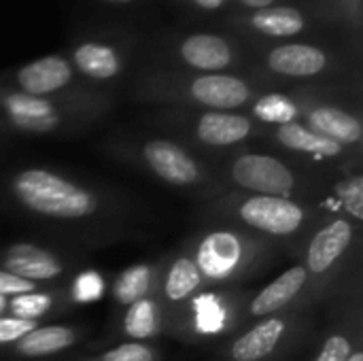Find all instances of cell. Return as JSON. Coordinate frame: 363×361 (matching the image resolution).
<instances>
[{"instance_id": "obj_4", "label": "cell", "mask_w": 363, "mask_h": 361, "mask_svg": "<svg viewBox=\"0 0 363 361\" xmlns=\"http://www.w3.org/2000/svg\"><path fill=\"white\" fill-rule=\"evenodd\" d=\"M115 104L113 91L85 89L64 96H28L0 85V121L26 136H68L91 128Z\"/></svg>"}, {"instance_id": "obj_14", "label": "cell", "mask_w": 363, "mask_h": 361, "mask_svg": "<svg viewBox=\"0 0 363 361\" xmlns=\"http://www.w3.org/2000/svg\"><path fill=\"white\" fill-rule=\"evenodd\" d=\"M311 330L304 313H281L257 319L225 347V361L285 360Z\"/></svg>"}, {"instance_id": "obj_21", "label": "cell", "mask_w": 363, "mask_h": 361, "mask_svg": "<svg viewBox=\"0 0 363 361\" xmlns=\"http://www.w3.org/2000/svg\"><path fill=\"white\" fill-rule=\"evenodd\" d=\"M121 332L128 340L145 343L166 332V313L157 298V291L130 304L121 319Z\"/></svg>"}, {"instance_id": "obj_2", "label": "cell", "mask_w": 363, "mask_h": 361, "mask_svg": "<svg viewBox=\"0 0 363 361\" xmlns=\"http://www.w3.org/2000/svg\"><path fill=\"white\" fill-rule=\"evenodd\" d=\"M359 72V43L347 36L302 38L279 45H253L249 77L272 85L349 83Z\"/></svg>"}, {"instance_id": "obj_37", "label": "cell", "mask_w": 363, "mask_h": 361, "mask_svg": "<svg viewBox=\"0 0 363 361\" xmlns=\"http://www.w3.org/2000/svg\"><path fill=\"white\" fill-rule=\"evenodd\" d=\"M0 134H6V128L2 126V121H0Z\"/></svg>"}, {"instance_id": "obj_12", "label": "cell", "mask_w": 363, "mask_h": 361, "mask_svg": "<svg viewBox=\"0 0 363 361\" xmlns=\"http://www.w3.org/2000/svg\"><path fill=\"white\" fill-rule=\"evenodd\" d=\"M357 240V226L347 217L334 215L321 223L308 238L304 249V262L308 283L298 304V313H304L315 302L325 298L332 285L342 274L349 253Z\"/></svg>"}, {"instance_id": "obj_28", "label": "cell", "mask_w": 363, "mask_h": 361, "mask_svg": "<svg viewBox=\"0 0 363 361\" xmlns=\"http://www.w3.org/2000/svg\"><path fill=\"white\" fill-rule=\"evenodd\" d=\"M336 200L347 213V219L353 221L355 226H362L363 221V177L362 172H353L345 177L336 189Z\"/></svg>"}, {"instance_id": "obj_13", "label": "cell", "mask_w": 363, "mask_h": 361, "mask_svg": "<svg viewBox=\"0 0 363 361\" xmlns=\"http://www.w3.org/2000/svg\"><path fill=\"white\" fill-rule=\"evenodd\" d=\"M249 296L234 287H204L168 323L172 336L206 340L232 334L247 319Z\"/></svg>"}, {"instance_id": "obj_32", "label": "cell", "mask_w": 363, "mask_h": 361, "mask_svg": "<svg viewBox=\"0 0 363 361\" xmlns=\"http://www.w3.org/2000/svg\"><path fill=\"white\" fill-rule=\"evenodd\" d=\"M38 289H43V285L23 281V279L11 274L6 270H0V298H15V296L32 294V291H38Z\"/></svg>"}, {"instance_id": "obj_1", "label": "cell", "mask_w": 363, "mask_h": 361, "mask_svg": "<svg viewBox=\"0 0 363 361\" xmlns=\"http://www.w3.org/2000/svg\"><path fill=\"white\" fill-rule=\"evenodd\" d=\"M272 89L249 74L236 72H189L138 64L130 77V96L140 104L202 109V111H247L255 98Z\"/></svg>"}, {"instance_id": "obj_22", "label": "cell", "mask_w": 363, "mask_h": 361, "mask_svg": "<svg viewBox=\"0 0 363 361\" xmlns=\"http://www.w3.org/2000/svg\"><path fill=\"white\" fill-rule=\"evenodd\" d=\"M79 343V330L70 326H38L23 338H19L13 349L19 357L26 360H38V357H49L55 353H62Z\"/></svg>"}, {"instance_id": "obj_5", "label": "cell", "mask_w": 363, "mask_h": 361, "mask_svg": "<svg viewBox=\"0 0 363 361\" xmlns=\"http://www.w3.org/2000/svg\"><path fill=\"white\" fill-rule=\"evenodd\" d=\"M206 287H232L255 277L274 255L272 240L234 228L217 226L187 245Z\"/></svg>"}, {"instance_id": "obj_6", "label": "cell", "mask_w": 363, "mask_h": 361, "mask_svg": "<svg viewBox=\"0 0 363 361\" xmlns=\"http://www.w3.org/2000/svg\"><path fill=\"white\" fill-rule=\"evenodd\" d=\"M143 45V34L125 26H89L72 34L64 55L77 74L96 89L113 91L121 81H130Z\"/></svg>"}, {"instance_id": "obj_15", "label": "cell", "mask_w": 363, "mask_h": 361, "mask_svg": "<svg viewBox=\"0 0 363 361\" xmlns=\"http://www.w3.org/2000/svg\"><path fill=\"white\" fill-rule=\"evenodd\" d=\"M219 181L230 183L236 191L294 198L302 194V181L298 172L283 160L259 151H238L223 162Z\"/></svg>"}, {"instance_id": "obj_35", "label": "cell", "mask_w": 363, "mask_h": 361, "mask_svg": "<svg viewBox=\"0 0 363 361\" xmlns=\"http://www.w3.org/2000/svg\"><path fill=\"white\" fill-rule=\"evenodd\" d=\"M6 311H9V298H0V317L6 315Z\"/></svg>"}, {"instance_id": "obj_36", "label": "cell", "mask_w": 363, "mask_h": 361, "mask_svg": "<svg viewBox=\"0 0 363 361\" xmlns=\"http://www.w3.org/2000/svg\"><path fill=\"white\" fill-rule=\"evenodd\" d=\"M349 361H363V351H362V347L353 351V355L349 357Z\"/></svg>"}, {"instance_id": "obj_38", "label": "cell", "mask_w": 363, "mask_h": 361, "mask_svg": "<svg viewBox=\"0 0 363 361\" xmlns=\"http://www.w3.org/2000/svg\"><path fill=\"white\" fill-rule=\"evenodd\" d=\"M285 360H287V357H285ZM285 360H272V361H285Z\"/></svg>"}, {"instance_id": "obj_17", "label": "cell", "mask_w": 363, "mask_h": 361, "mask_svg": "<svg viewBox=\"0 0 363 361\" xmlns=\"http://www.w3.org/2000/svg\"><path fill=\"white\" fill-rule=\"evenodd\" d=\"M264 138H268L270 143H274L277 147H281L289 153H296V155H302V157H308L315 162H325V164H345L349 160V151H351V149L334 143L332 138L317 134L302 121L270 126V128H266Z\"/></svg>"}, {"instance_id": "obj_8", "label": "cell", "mask_w": 363, "mask_h": 361, "mask_svg": "<svg viewBox=\"0 0 363 361\" xmlns=\"http://www.w3.org/2000/svg\"><path fill=\"white\" fill-rule=\"evenodd\" d=\"M111 153L121 155L128 162H134L143 168H147L153 177L160 181L172 185V187H183V189H194L204 198H219L225 194V185L219 181L215 172L204 168V164L185 147L183 143L166 136H151L147 140H113L106 147Z\"/></svg>"}, {"instance_id": "obj_29", "label": "cell", "mask_w": 363, "mask_h": 361, "mask_svg": "<svg viewBox=\"0 0 363 361\" xmlns=\"http://www.w3.org/2000/svg\"><path fill=\"white\" fill-rule=\"evenodd\" d=\"M85 361H160V355L151 345L130 340L100 353L98 357H89Z\"/></svg>"}, {"instance_id": "obj_19", "label": "cell", "mask_w": 363, "mask_h": 361, "mask_svg": "<svg viewBox=\"0 0 363 361\" xmlns=\"http://www.w3.org/2000/svg\"><path fill=\"white\" fill-rule=\"evenodd\" d=\"M204 281L202 274L194 262V257L189 255V251H181L177 253V257H172L160 277V285H157V298L164 306L166 313V323L189 302L194 300L202 289H204Z\"/></svg>"}, {"instance_id": "obj_26", "label": "cell", "mask_w": 363, "mask_h": 361, "mask_svg": "<svg viewBox=\"0 0 363 361\" xmlns=\"http://www.w3.org/2000/svg\"><path fill=\"white\" fill-rule=\"evenodd\" d=\"M170 2L179 6L189 19L213 28H221V23L238 11L232 0H170Z\"/></svg>"}, {"instance_id": "obj_20", "label": "cell", "mask_w": 363, "mask_h": 361, "mask_svg": "<svg viewBox=\"0 0 363 361\" xmlns=\"http://www.w3.org/2000/svg\"><path fill=\"white\" fill-rule=\"evenodd\" d=\"M0 270H6L30 283H51L64 277V260L38 245L32 243H13L0 255Z\"/></svg>"}, {"instance_id": "obj_27", "label": "cell", "mask_w": 363, "mask_h": 361, "mask_svg": "<svg viewBox=\"0 0 363 361\" xmlns=\"http://www.w3.org/2000/svg\"><path fill=\"white\" fill-rule=\"evenodd\" d=\"M319 9L351 38L362 40L363 0H319Z\"/></svg>"}, {"instance_id": "obj_24", "label": "cell", "mask_w": 363, "mask_h": 361, "mask_svg": "<svg viewBox=\"0 0 363 361\" xmlns=\"http://www.w3.org/2000/svg\"><path fill=\"white\" fill-rule=\"evenodd\" d=\"M359 317L355 315V319H351L347 315V321L325 336L313 361H349L353 351L359 349Z\"/></svg>"}, {"instance_id": "obj_33", "label": "cell", "mask_w": 363, "mask_h": 361, "mask_svg": "<svg viewBox=\"0 0 363 361\" xmlns=\"http://www.w3.org/2000/svg\"><path fill=\"white\" fill-rule=\"evenodd\" d=\"M238 11H257L277 4H311L319 9V0H232Z\"/></svg>"}, {"instance_id": "obj_25", "label": "cell", "mask_w": 363, "mask_h": 361, "mask_svg": "<svg viewBox=\"0 0 363 361\" xmlns=\"http://www.w3.org/2000/svg\"><path fill=\"white\" fill-rule=\"evenodd\" d=\"M57 291L60 289H38V291H32V294H21V296L9 298L6 315L40 323V317H45V315L55 311V306H57Z\"/></svg>"}, {"instance_id": "obj_9", "label": "cell", "mask_w": 363, "mask_h": 361, "mask_svg": "<svg viewBox=\"0 0 363 361\" xmlns=\"http://www.w3.org/2000/svg\"><path fill=\"white\" fill-rule=\"evenodd\" d=\"M211 213L268 240L298 238L315 221V211L300 200L242 191H228L211 200Z\"/></svg>"}, {"instance_id": "obj_3", "label": "cell", "mask_w": 363, "mask_h": 361, "mask_svg": "<svg viewBox=\"0 0 363 361\" xmlns=\"http://www.w3.org/2000/svg\"><path fill=\"white\" fill-rule=\"evenodd\" d=\"M138 64L189 72L249 74L253 64V45L223 28H170L153 34L151 38H143Z\"/></svg>"}, {"instance_id": "obj_7", "label": "cell", "mask_w": 363, "mask_h": 361, "mask_svg": "<svg viewBox=\"0 0 363 361\" xmlns=\"http://www.w3.org/2000/svg\"><path fill=\"white\" fill-rule=\"evenodd\" d=\"M11 196L30 215L47 221L85 223L111 213L102 196L49 168H23L11 179Z\"/></svg>"}, {"instance_id": "obj_10", "label": "cell", "mask_w": 363, "mask_h": 361, "mask_svg": "<svg viewBox=\"0 0 363 361\" xmlns=\"http://www.w3.org/2000/svg\"><path fill=\"white\" fill-rule=\"evenodd\" d=\"M221 28L245 38L249 45H279L289 40L330 36L351 38L321 9L311 4H277L257 11H236L221 23Z\"/></svg>"}, {"instance_id": "obj_18", "label": "cell", "mask_w": 363, "mask_h": 361, "mask_svg": "<svg viewBox=\"0 0 363 361\" xmlns=\"http://www.w3.org/2000/svg\"><path fill=\"white\" fill-rule=\"evenodd\" d=\"M306 283H308L306 268L302 266V262L294 264L274 281L264 285L253 298H249L247 319H264L281 313H298V304L302 300Z\"/></svg>"}, {"instance_id": "obj_16", "label": "cell", "mask_w": 363, "mask_h": 361, "mask_svg": "<svg viewBox=\"0 0 363 361\" xmlns=\"http://www.w3.org/2000/svg\"><path fill=\"white\" fill-rule=\"evenodd\" d=\"M0 85L28 96H64L85 89H96L83 83L70 60L62 53L36 57L23 66L0 72Z\"/></svg>"}, {"instance_id": "obj_34", "label": "cell", "mask_w": 363, "mask_h": 361, "mask_svg": "<svg viewBox=\"0 0 363 361\" xmlns=\"http://www.w3.org/2000/svg\"><path fill=\"white\" fill-rule=\"evenodd\" d=\"M96 2H100V4H104V6H136V4H145V2H149V0H96Z\"/></svg>"}, {"instance_id": "obj_31", "label": "cell", "mask_w": 363, "mask_h": 361, "mask_svg": "<svg viewBox=\"0 0 363 361\" xmlns=\"http://www.w3.org/2000/svg\"><path fill=\"white\" fill-rule=\"evenodd\" d=\"M38 321H28V319H17L11 315L0 317V347L4 345H15L19 338L30 334L34 328H38Z\"/></svg>"}, {"instance_id": "obj_11", "label": "cell", "mask_w": 363, "mask_h": 361, "mask_svg": "<svg viewBox=\"0 0 363 361\" xmlns=\"http://www.w3.org/2000/svg\"><path fill=\"white\" fill-rule=\"evenodd\" d=\"M155 126L174 134L179 143L202 149H232L253 136H264L266 126L245 111H202L155 106L149 117Z\"/></svg>"}, {"instance_id": "obj_23", "label": "cell", "mask_w": 363, "mask_h": 361, "mask_svg": "<svg viewBox=\"0 0 363 361\" xmlns=\"http://www.w3.org/2000/svg\"><path fill=\"white\" fill-rule=\"evenodd\" d=\"M164 262H143L121 270L113 283V298L119 306L128 309L130 304L157 291Z\"/></svg>"}, {"instance_id": "obj_30", "label": "cell", "mask_w": 363, "mask_h": 361, "mask_svg": "<svg viewBox=\"0 0 363 361\" xmlns=\"http://www.w3.org/2000/svg\"><path fill=\"white\" fill-rule=\"evenodd\" d=\"M104 291V281L98 272H83L72 283V300L74 302H91L98 300Z\"/></svg>"}]
</instances>
